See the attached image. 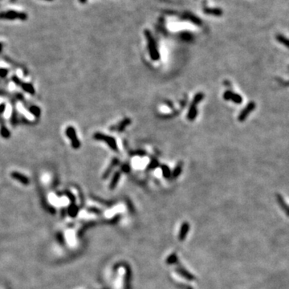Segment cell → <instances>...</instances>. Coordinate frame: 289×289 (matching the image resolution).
I'll list each match as a JSON object with an SVG mask.
<instances>
[{
  "mask_svg": "<svg viewBox=\"0 0 289 289\" xmlns=\"http://www.w3.org/2000/svg\"><path fill=\"white\" fill-rule=\"evenodd\" d=\"M28 111H29L32 115H34L36 117H40V113H41V112H40V108H39L38 106H36V105L31 106V107L29 108V109H28Z\"/></svg>",
  "mask_w": 289,
  "mask_h": 289,
  "instance_id": "obj_15",
  "label": "cell"
},
{
  "mask_svg": "<svg viewBox=\"0 0 289 289\" xmlns=\"http://www.w3.org/2000/svg\"><path fill=\"white\" fill-rule=\"evenodd\" d=\"M203 11L207 15H212L215 16H221L222 15V11L219 8H204Z\"/></svg>",
  "mask_w": 289,
  "mask_h": 289,
  "instance_id": "obj_11",
  "label": "cell"
},
{
  "mask_svg": "<svg viewBox=\"0 0 289 289\" xmlns=\"http://www.w3.org/2000/svg\"><path fill=\"white\" fill-rule=\"evenodd\" d=\"M182 167H183V163L182 162H179L176 165L175 169H173V173H171V175L173 176V178L178 177V176L181 174V170H182Z\"/></svg>",
  "mask_w": 289,
  "mask_h": 289,
  "instance_id": "obj_13",
  "label": "cell"
},
{
  "mask_svg": "<svg viewBox=\"0 0 289 289\" xmlns=\"http://www.w3.org/2000/svg\"><path fill=\"white\" fill-rule=\"evenodd\" d=\"M6 109V105L5 104H0V113H3Z\"/></svg>",
  "mask_w": 289,
  "mask_h": 289,
  "instance_id": "obj_27",
  "label": "cell"
},
{
  "mask_svg": "<svg viewBox=\"0 0 289 289\" xmlns=\"http://www.w3.org/2000/svg\"><path fill=\"white\" fill-rule=\"evenodd\" d=\"M2 48H3V44H2V43L0 42V53L2 52Z\"/></svg>",
  "mask_w": 289,
  "mask_h": 289,
  "instance_id": "obj_30",
  "label": "cell"
},
{
  "mask_svg": "<svg viewBox=\"0 0 289 289\" xmlns=\"http://www.w3.org/2000/svg\"><path fill=\"white\" fill-rule=\"evenodd\" d=\"M223 99L226 101H231L234 104L239 105L243 102V97L238 93H234L231 91H226L223 93Z\"/></svg>",
  "mask_w": 289,
  "mask_h": 289,
  "instance_id": "obj_6",
  "label": "cell"
},
{
  "mask_svg": "<svg viewBox=\"0 0 289 289\" xmlns=\"http://www.w3.org/2000/svg\"><path fill=\"white\" fill-rule=\"evenodd\" d=\"M131 124V120L130 118H125L123 120H121L119 124H117L116 125H114V126L111 127V130L112 131H117V132H123V131L125 130V129L126 128L128 125H129Z\"/></svg>",
  "mask_w": 289,
  "mask_h": 289,
  "instance_id": "obj_7",
  "label": "cell"
},
{
  "mask_svg": "<svg viewBox=\"0 0 289 289\" xmlns=\"http://www.w3.org/2000/svg\"><path fill=\"white\" fill-rule=\"evenodd\" d=\"M198 115V110H197V105L195 104L191 103V105L190 107V109L188 111L187 118L189 120H194L196 118Z\"/></svg>",
  "mask_w": 289,
  "mask_h": 289,
  "instance_id": "obj_10",
  "label": "cell"
},
{
  "mask_svg": "<svg viewBox=\"0 0 289 289\" xmlns=\"http://www.w3.org/2000/svg\"><path fill=\"white\" fill-rule=\"evenodd\" d=\"M255 102H252V101L249 102L248 105H247L246 106V107H245V108L240 112V113H239V115H238V120H239L240 122L244 121V120L247 118V116H249L250 114L253 112L254 110H255Z\"/></svg>",
  "mask_w": 289,
  "mask_h": 289,
  "instance_id": "obj_5",
  "label": "cell"
},
{
  "mask_svg": "<svg viewBox=\"0 0 289 289\" xmlns=\"http://www.w3.org/2000/svg\"><path fill=\"white\" fill-rule=\"evenodd\" d=\"M93 138L97 140V141H101V142H104L105 143H106L109 146L110 149L115 151V152L118 151L116 141L112 137H110V136L106 135V134L102 133H95L94 135H93Z\"/></svg>",
  "mask_w": 289,
  "mask_h": 289,
  "instance_id": "obj_3",
  "label": "cell"
},
{
  "mask_svg": "<svg viewBox=\"0 0 289 289\" xmlns=\"http://www.w3.org/2000/svg\"><path fill=\"white\" fill-rule=\"evenodd\" d=\"M20 87L23 89V90H24L25 92L29 93V94H32V95H34L35 94V89L32 84H29V83H23Z\"/></svg>",
  "mask_w": 289,
  "mask_h": 289,
  "instance_id": "obj_12",
  "label": "cell"
},
{
  "mask_svg": "<svg viewBox=\"0 0 289 289\" xmlns=\"http://www.w3.org/2000/svg\"><path fill=\"white\" fill-rule=\"evenodd\" d=\"M65 133L67 137H68L71 141V144L73 149L75 150H78L80 147V142L78 139V137L76 136V130L74 129V127L68 126L65 130Z\"/></svg>",
  "mask_w": 289,
  "mask_h": 289,
  "instance_id": "obj_4",
  "label": "cell"
},
{
  "mask_svg": "<svg viewBox=\"0 0 289 289\" xmlns=\"http://www.w3.org/2000/svg\"><path fill=\"white\" fill-rule=\"evenodd\" d=\"M12 80H13V82L15 83L16 85H18V86H21L22 84L23 83V81H22V80L19 78V77H18L17 76H12Z\"/></svg>",
  "mask_w": 289,
  "mask_h": 289,
  "instance_id": "obj_23",
  "label": "cell"
},
{
  "mask_svg": "<svg viewBox=\"0 0 289 289\" xmlns=\"http://www.w3.org/2000/svg\"><path fill=\"white\" fill-rule=\"evenodd\" d=\"M46 1H53V0H46Z\"/></svg>",
  "mask_w": 289,
  "mask_h": 289,
  "instance_id": "obj_32",
  "label": "cell"
},
{
  "mask_svg": "<svg viewBox=\"0 0 289 289\" xmlns=\"http://www.w3.org/2000/svg\"><path fill=\"white\" fill-rule=\"evenodd\" d=\"M11 176L13 178H15V180L20 181L21 183L25 184V185L29 183V178L28 177H26V176L23 175L22 173H19V172H12Z\"/></svg>",
  "mask_w": 289,
  "mask_h": 289,
  "instance_id": "obj_9",
  "label": "cell"
},
{
  "mask_svg": "<svg viewBox=\"0 0 289 289\" xmlns=\"http://www.w3.org/2000/svg\"><path fill=\"white\" fill-rule=\"evenodd\" d=\"M16 97H17L19 100H20V101H23V96L22 95L21 93H17V94H16Z\"/></svg>",
  "mask_w": 289,
  "mask_h": 289,
  "instance_id": "obj_29",
  "label": "cell"
},
{
  "mask_svg": "<svg viewBox=\"0 0 289 289\" xmlns=\"http://www.w3.org/2000/svg\"><path fill=\"white\" fill-rule=\"evenodd\" d=\"M132 155H137V156H145L146 155V152L143 150H137L134 152L132 153Z\"/></svg>",
  "mask_w": 289,
  "mask_h": 289,
  "instance_id": "obj_26",
  "label": "cell"
},
{
  "mask_svg": "<svg viewBox=\"0 0 289 289\" xmlns=\"http://www.w3.org/2000/svg\"><path fill=\"white\" fill-rule=\"evenodd\" d=\"M122 170L125 171V172H128L129 170V165L127 164L123 165H122Z\"/></svg>",
  "mask_w": 289,
  "mask_h": 289,
  "instance_id": "obj_28",
  "label": "cell"
},
{
  "mask_svg": "<svg viewBox=\"0 0 289 289\" xmlns=\"http://www.w3.org/2000/svg\"><path fill=\"white\" fill-rule=\"evenodd\" d=\"M276 40H278L280 44H283L284 46H286L289 48V40L287 38H286L285 36H282V35H278V36H276Z\"/></svg>",
  "mask_w": 289,
  "mask_h": 289,
  "instance_id": "obj_17",
  "label": "cell"
},
{
  "mask_svg": "<svg viewBox=\"0 0 289 289\" xmlns=\"http://www.w3.org/2000/svg\"><path fill=\"white\" fill-rule=\"evenodd\" d=\"M0 134H1V136H2L3 138H6V139H7V138H9V137H11V133H10V131L7 129L6 127L3 126V125L1 126V129H0Z\"/></svg>",
  "mask_w": 289,
  "mask_h": 289,
  "instance_id": "obj_18",
  "label": "cell"
},
{
  "mask_svg": "<svg viewBox=\"0 0 289 289\" xmlns=\"http://www.w3.org/2000/svg\"><path fill=\"white\" fill-rule=\"evenodd\" d=\"M18 123V117H17V114H16V111H15V108H14L12 112V116H11V125H16V124Z\"/></svg>",
  "mask_w": 289,
  "mask_h": 289,
  "instance_id": "obj_22",
  "label": "cell"
},
{
  "mask_svg": "<svg viewBox=\"0 0 289 289\" xmlns=\"http://www.w3.org/2000/svg\"><path fill=\"white\" fill-rule=\"evenodd\" d=\"M203 98H204V94H203V93H198L196 95L194 96V99H193L192 101V103L195 104L197 105H199V104L203 101Z\"/></svg>",
  "mask_w": 289,
  "mask_h": 289,
  "instance_id": "obj_19",
  "label": "cell"
},
{
  "mask_svg": "<svg viewBox=\"0 0 289 289\" xmlns=\"http://www.w3.org/2000/svg\"><path fill=\"white\" fill-rule=\"evenodd\" d=\"M145 36L148 42V48H149V52H150V57L153 60H158L160 58V54H159L158 49L157 47V44L153 37L151 32L149 30L145 31Z\"/></svg>",
  "mask_w": 289,
  "mask_h": 289,
  "instance_id": "obj_1",
  "label": "cell"
},
{
  "mask_svg": "<svg viewBox=\"0 0 289 289\" xmlns=\"http://www.w3.org/2000/svg\"><path fill=\"white\" fill-rule=\"evenodd\" d=\"M159 165L158 161L157 160L156 158H153L152 160L150 161V164L147 165V169L148 170H151V169H156L157 167Z\"/></svg>",
  "mask_w": 289,
  "mask_h": 289,
  "instance_id": "obj_20",
  "label": "cell"
},
{
  "mask_svg": "<svg viewBox=\"0 0 289 289\" xmlns=\"http://www.w3.org/2000/svg\"><path fill=\"white\" fill-rule=\"evenodd\" d=\"M119 162H120V161H119V159L117 158H114L112 159L111 163H110V165H108V168H107V169H106V170L105 171V173H104V175H103L104 178H107V177L109 176V174L111 173L112 170L114 169V167H116V165L119 164Z\"/></svg>",
  "mask_w": 289,
  "mask_h": 289,
  "instance_id": "obj_8",
  "label": "cell"
},
{
  "mask_svg": "<svg viewBox=\"0 0 289 289\" xmlns=\"http://www.w3.org/2000/svg\"><path fill=\"white\" fill-rule=\"evenodd\" d=\"M0 19H8V20L19 19V20H22V21H26L28 19V15L24 12H21V11H2V12H0Z\"/></svg>",
  "mask_w": 289,
  "mask_h": 289,
  "instance_id": "obj_2",
  "label": "cell"
},
{
  "mask_svg": "<svg viewBox=\"0 0 289 289\" xmlns=\"http://www.w3.org/2000/svg\"><path fill=\"white\" fill-rule=\"evenodd\" d=\"M161 169L162 170V174L165 178H169L171 176V171L169 169V166L166 165H161Z\"/></svg>",
  "mask_w": 289,
  "mask_h": 289,
  "instance_id": "obj_16",
  "label": "cell"
},
{
  "mask_svg": "<svg viewBox=\"0 0 289 289\" xmlns=\"http://www.w3.org/2000/svg\"><path fill=\"white\" fill-rule=\"evenodd\" d=\"M8 72V69H6V68H0V77L1 78H5L7 76Z\"/></svg>",
  "mask_w": 289,
  "mask_h": 289,
  "instance_id": "obj_24",
  "label": "cell"
},
{
  "mask_svg": "<svg viewBox=\"0 0 289 289\" xmlns=\"http://www.w3.org/2000/svg\"><path fill=\"white\" fill-rule=\"evenodd\" d=\"M181 38H182V40H186V41H189V40L192 39V36L190 33H188V32H185V33L181 35Z\"/></svg>",
  "mask_w": 289,
  "mask_h": 289,
  "instance_id": "obj_25",
  "label": "cell"
},
{
  "mask_svg": "<svg viewBox=\"0 0 289 289\" xmlns=\"http://www.w3.org/2000/svg\"><path fill=\"white\" fill-rule=\"evenodd\" d=\"M79 1H80V2H81V3H85V2H86L87 0H79Z\"/></svg>",
  "mask_w": 289,
  "mask_h": 289,
  "instance_id": "obj_31",
  "label": "cell"
},
{
  "mask_svg": "<svg viewBox=\"0 0 289 289\" xmlns=\"http://www.w3.org/2000/svg\"><path fill=\"white\" fill-rule=\"evenodd\" d=\"M120 171H116V173H114L112 181H111V183H110V188H111V189H113V188L116 186V184H117V182L119 181V179H120Z\"/></svg>",
  "mask_w": 289,
  "mask_h": 289,
  "instance_id": "obj_14",
  "label": "cell"
},
{
  "mask_svg": "<svg viewBox=\"0 0 289 289\" xmlns=\"http://www.w3.org/2000/svg\"><path fill=\"white\" fill-rule=\"evenodd\" d=\"M186 18H187L188 19H190V21L193 22V23H195V24H197V25H200L201 23H202L200 19L195 17L194 15H190V14H187V15H186Z\"/></svg>",
  "mask_w": 289,
  "mask_h": 289,
  "instance_id": "obj_21",
  "label": "cell"
}]
</instances>
